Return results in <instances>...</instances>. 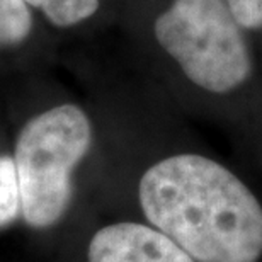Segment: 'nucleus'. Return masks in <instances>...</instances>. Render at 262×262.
I'll return each mask as SVG.
<instances>
[{
    "mask_svg": "<svg viewBox=\"0 0 262 262\" xmlns=\"http://www.w3.org/2000/svg\"><path fill=\"white\" fill-rule=\"evenodd\" d=\"M138 199L151 227L198 262H260L262 204L223 164L199 154L162 159L141 176Z\"/></svg>",
    "mask_w": 262,
    "mask_h": 262,
    "instance_id": "obj_1",
    "label": "nucleus"
},
{
    "mask_svg": "<svg viewBox=\"0 0 262 262\" xmlns=\"http://www.w3.org/2000/svg\"><path fill=\"white\" fill-rule=\"evenodd\" d=\"M99 9V0H56L45 15L51 23L65 28L89 19Z\"/></svg>",
    "mask_w": 262,
    "mask_h": 262,
    "instance_id": "obj_7",
    "label": "nucleus"
},
{
    "mask_svg": "<svg viewBox=\"0 0 262 262\" xmlns=\"http://www.w3.org/2000/svg\"><path fill=\"white\" fill-rule=\"evenodd\" d=\"M242 29L225 0H174L154 26L159 45L184 75L214 94L235 91L252 72Z\"/></svg>",
    "mask_w": 262,
    "mask_h": 262,
    "instance_id": "obj_3",
    "label": "nucleus"
},
{
    "mask_svg": "<svg viewBox=\"0 0 262 262\" xmlns=\"http://www.w3.org/2000/svg\"><path fill=\"white\" fill-rule=\"evenodd\" d=\"M26 4H29V5H33V7H38V9H41L43 12H46L51 5H53L56 0H24Z\"/></svg>",
    "mask_w": 262,
    "mask_h": 262,
    "instance_id": "obj_9",
    "label": "nucleus"
},
{
    "mask_svg": "<svg viewBox=\"0 0 262 262\" xmlns=\"http://www.w3.org/2000/svg\"><path fill=\"white\" fill-rule=\"evenodd\" d=\"M244 29L262 28V0H225Z\"/></svg>",
    "mask_w": 262,
    "mask_h": 262,
    "instance_id": "obj_8",
    "label": "nucleus"
},
{
    "mask_svg": "<svg viewBox=\"0 0 262 262\" xmlns=\"http://www.w3.org/2000/svg\"><path fill=\"white\" fill-rule=\"evenodd\" d=\"M19 204L20 192L15 162L10 157H0V227H5L15 218Z\"/></svg>",
    "mask_w": 262,
    "mask_h": 262,
    "instance_id": "obj_6",
    "label": "nucleus"
},
{
    "mask_svg": "<svg viewBox=\"0 0 262 262\" xmlns=\"http://www.w3.org/2000/svg\"><path fill=\"white\" fill-rule=\"evenodd\" d=\"M89 262H198L151 225L121 222L94 233Z\"/></svg>",
    "mask_w": 262,
    "mask_h": 262,
    "instance_id": "obj_4",
    "label": "nucleus"
},
{
    "mask_svg": "<svg viewBox=\"0 0 262 262\" xmlns=\"http://www.w3.org/2000/svg\"><path fill=\"white\" fill-rule=\"evenodd\" d=\"M31 23L33 19L24 0H0V48L24 41Z\"/></svg>",
    "mask_w": 262,
    "mask_h": 262,
    "instance_id": "obj_5",
    "label": "nucleus"
},
{
    "mask_svg": "<svg viewBox=\"0 0 262 262\" xmlns=\"http://www.w3.org/2000/svg\"><path fill=\"white\" fill-rule=\"evenodd\" d=\"M91 121L80 107H53L26 124L15 146L20 208L31 227L63 216L72 198V172L89 151Z\"/></svg>",
    "mask_w": 262,
    "mask_h": 262,
    "instance_id": "obj_2",
    "label": "nucleus"
}]
</instances>
